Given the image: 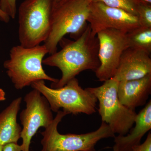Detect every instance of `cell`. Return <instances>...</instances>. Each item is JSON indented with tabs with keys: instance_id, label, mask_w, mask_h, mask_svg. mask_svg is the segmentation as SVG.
<instances>
[{
	"instance_id": "cell-1",
	"label": "cell",
	"mask_w": 151,
	"mask_h": 151,
	"mask_svg": "<svg viewBox=\"0 0 151 151\" xmlns=\"http://www.w3.org/2000/svg\"><path fill=\"white\" fill-rule=\"evenodd\" d=\"M59 43L62 49L42 61L44 65L58 68L62 73L57 82L52 83L51 88L62 87L82 71L95 72L100 66L99 41L89 24L77 39L70 40L63 37Z\"/></svg>"
},
{
	"instance_id": "cell-2",
	"label": "cell",
	"mask_w": 151,
	"mask_h": 151,
	"mask_svg": "<svg viewBox=\"0 0 151 151\" xmlns=\"http://www.w3.org/2000/svg\"><path fill=\"white\" fill-rule=\"evenodd\" d=\"M92 0H63L53 4L51 29L44 45L51 55L57 51L58 45L65 35L74 40L81 36L88 26Z\"/></svg>"
},
{
	"instance_id": "cell-3",
	"label": "cell",
	"mask_w": 151,
	"mask_h": 151,
	"mask_svg": "<svg viewBox=\"0 0 151 151\" xmlns=\"http://www.w3.org/2000/svg\"><path fill=\"white\" fill-rule=\"evenodd\" d=\"M47 53L44 44L29 47L19 45L11 48L9 58L4 61V67L16 89L20 90L40 80L57 82L58 79L47 75L42 67Z\"/></svg>"
},
{
	"instance_id": "cell-4",
	"label": "cell",
	"mask_w": 151,
	"mask_h": 151,
	"mask_svg": "<svg viewBox=\"0 0 151 151\" xmlns=\"http://www.w3.org/2000/svg\"><path fill=\"white\" fill-rule=\"evenodd\" d=\"M31 86L46 99L52 112L57 113L62 108L68 114L75 115H90L96 112L97 98L86 88L83 89L76 78L56 89L47 86L44 80L34 82Z\"/></svg>"
},
{
	"instance_id": "cell-5",
	"label": "cell",
	"mask_w": 151,
	"mask_h": 151,
	"mask_svg": "<svg viewBox=\"0 0 151 151\" xmlns=\"http://www.w3.org/2000/svg\"><path fill=\"white\" fill-rule=\"evenodd\" d=\"M54 0H24L18 10L20 45L32 47L44 42L51 29Z\"/></svg>"
},
{
	"instance_id": "cell-6",
	"label": "cell",
	"mask_w": 151,
	"mask_h": 151,
	"mask_svg": "<svg viewBox=\"0 0 151 151\" xmlns=\"http://www.w3.org/2000/svg\"><path fill=\"white\" fill-rule=\"evenodd\" d=\"M68 113L60 110L51 124L41 132V151H94L97 143L102 139L114 138L115 134L106 123L102 122L97 130L86 134H60L58 126Z\"/></svg>"
},
{
	"instance_id": "cell-7",
	"label": "cell",
	"mask_w": 151,
	"mask_h": 151,
	"mask_svg": "<svg viewBox=\"0 0 151 151\" xmlns=\"http://www.w3.org/2000/svg\"><path fill=\"white\" fill-rule=\"evenodd\" d=\"M119 81L113 77L103 85L86 89L92 93L99 102L98 112L114 134L127 135L132 129L137 113L124 106L119 101L117 91Z\"/></svg>"
},
{
	"instance_id": "cell-8",
	"label": "cell",
	"mask_w": 151,
	"mask_h": 151,
	"mask_svg": "<svg viewBox=\"0 0 151 151\" xmlns=\"http://www.w3.org/2000/svg\"><path fill=\"white\" fill-rule=\"evenodd\" d=\"M26 107L20 114V120L23 128L21 138L22 151H29L32 139L39 128L45 129L51 124L53 118L49 104L40 92L35 89L24 97Z\"/></svg>"
},
{
	"instance_id": "cell-9",
	"label": "cell",
	"mask_w": 151,
	"mask_h": 151,
	"mask_svg": "<svg viewBox=\"0 0 151 151\" xmlns=\"http://www.w3.org/2000/svg\"><path fill=\"white\" fill-rule=\"evenodd\" d=\"M100 65L95 71L100 81H105L115 76L124 52L129 48L127 32L110 29L97 33Z\"/></svg>"
},
{
	"instance_id": "cell-10",
	"label": "cell",
	"mask_w": 151,
	"mask_h": 151,
	"mask_svg": "<svg viewBox=\"0 0 151 151\" xmlns=\"http://www.w3.org/2000/svg\"><path fill=\"white\" fill-rule=\"evenodd\" d=\"M87 22L95 35L105 29H113L128 32L140 27L136 16L100 2L92 1Z\"/></svg>"
},
{
	"instance_id": "cell-11",
	"label": "cell",
	"mask_w": 151,
	"mask_h": 151,
	"mask_svg": "<svg viewBox=\"0 0 151 151\" xmlns=\"http://www.w3.org/2000/svg\"><path fill=\"white\" fill-rule=\"evenodd\" d=\"M151 73L150 55L129 47L122 54L113 77L119 82L139 79Z\"/></svg>"
},
{
	"instance_id": "cell-12",
	"label": "cell",
	"mask_w": 151,
	"mask_h": 151,
	"mask_svg": "<svg viewBox=\"0 0 151 151\" xmlns=\"http://www.w3.org/2000/svg\"><path fill=\"white\" fill-rule=\"evenodd\" d=\"M151 93V73L143 78L119 81L118 98L122 104L135 111V108L145 105Z\"/></svg>"
},
{
	"instance_id": "cell-13",
	"label": "cell",
	"mask_w": 151,
	"mask_h": 151,
	"mask_svg": "<svg viewBox=\"0 0 151 151\" xmlns=\"http://www.w3.org/2000/svg\"><path fill=\"white\" fill-rule=\"evenodd\" d=\"M135 126L127 135H118L114 137L115 145L121 151H130L134 146L140 144L144 135L151 129V101L137 114Z\"/></svg>"
},
{
	"instance_id": "cell-14",
	"label": "cell",
	"mask_w": 151,
	"mask_h": 151,
	"mask_svg": "<svg viewBox=\"0 0 151 151\" xmlns=\"http://www.w3.org/2000/svg\"><path fill=\"white\" fill-rule=\"evenodd\" d=\"M22 101L21 97H17L0 113V144L3 146L17 143L21 138L22 129L17 122V116Z\"/></svg>"
},
{
	"instance_id": "cell-15",
	"label": "cell",
	"mask_w": 151,
	"mask_h": 151,
	"mask_svg": "<svg viewBox=\"0 0 151 151\" xmlns=\"http://www.w3.org/2000/svg\"><path fill=\"white\" fill-rule=\"evenodd\" d=\"M129 47L151 53V28L139 27L127 32Z\"/></svg>"
},
{
	"instance_id": "cell-16",
	"label": "cell",
	"mask_w": 151,
	"mask_h": 151,
	"mask_svg": "<svg viewBox=\"0 0 151 151\" xmlns=\"http://www.w3.org/2000/svg\"><path fill=\"white\" fill-rule=\"evenodd\" d=\"M93 2H100L104 4L115 8L121 9L137 17L141 0H92Z\"/></svg>"
},
{
	"instance_id": "cell-17",
	"label": "cell",
	"mask_w": 151,
	"mask_h": 151,
	"mask_svg": "<svg viewBox=\"0 0 151 151\" xmlns=\"http://www.w3.org/2000/svg\"><path fill=\"white\" fill-rule=\"evenodd\" d=\"M137 17L140 27L151 28V6L142 2L139 5Z\"/></svg>"
},
{
	"instance_id": "cell-18",
	"label": "cell",
	"mask_w": 151,
	"mask_h": 151,
	"mask_svg": "<svg viewBox=\"0 0 151 151\" xmlns=\"http://www.w3.org/2000/svg\"><path fill=\"white\" fill-rule=\"evenodd\" d=\"M17 0H0V9L10 18H15L17 12Z\"/></svg>"
},
{
	"instance_id": "cell-19",
	"label": "cell",
	"mask_w": 151,
	"mask_h": 151,
	"mask_svg": "<svg viewBox=\"0 0 151 151\" xmlns=\"http://www.w3.org/2000/svg\"><path fill=\"white\" fill-rule=\"evenodd\" d=\"M130 151H151V133L149 132L147 139L142 144L134 146Z\"/></svg>"
},
{
	"instance_id": "cell-20",
	"label": "cell",
	"mask_w": 151,
	"mask_h": 151,
	"mask_svg": "<svg viewBox=\"0 0 151 151\" xmlns=\"http://www.w3.org/2000/svg\"><path fill=\"white\" fill-rule=\"evenodd\" d=\"M3 151H22L21 145L17 143H10L4 146Z\"/></svg>"
},
{
	"instance_id": "cell-21",
	"label": "cell",
	"mask_w": 151,
	"mask_h": 151,
	"mask_svg": "<svg viewBox=\"0 0 151 151\" xmlns=\"http://www.w3.org/2000/svg\"><path fill=\"white\" fill-rule=\"evenodd\" d=\"M10 18L5 14L0 9V20L5 23H8L9 22Z\"/></svg>"
},
{
	"instance_id": "cell-22",
	"label": "cell",
	"mask_w": 151,
	"mask_h": 151,
	"mask_svg": "<svg viewBox=\"0 0 151 151\" xmlns=\"http://www.w3.org/2000/svg\"><path fill=\"white\" fill-rule=\"evenodd\" d=\"M6 99L5 92L3 89L0 88V101H4Z\"/></svg>"
},
{
	"instance_id": "cell-23",
	"label": "cell",
	"mask_w": 151,
	"mask_h": 151,
	"mask_svg": "<svg viewBox=\"0 0 151 151\" xmlns=\"http://www.w3.org/2000/svg\"><path fill=\"white\" fill-rule=\"evenodd\" d=\"M113 151H121L119 150V147L116 145H114L113 147Z\"/></svg>"
},
{
	"instance_id": "cell-24",
	"label": "cell",
	"mask_w": 151,
	"mask_h": 151,
	"mask_svg": "<svg viewBox=\"0 0 151 151\" xmlns=\"http://www.w3.org/2000/svg\"><path fill=\"white\" fill-rule=\"evenodd\" d=\"M143 2L147 3V4H151V0H141Z\"/></svg>"
},
{
	"instance_id": "cell-25",
	"label": "cell",
	"mask_w": 151,
	"mask_h": 151,
	"mask_svg": "<svg viewBox=\"0 0 151 151\" xmlns=\"http://www.w3.org/2000/svg\"><path fill=\"white\" fill-rule=\"evenodd\" d=\"M63 1V0H54V4H57V3H59Z\"/></svg>"
},
{
	"instance_id": "cell-26",
	"label": "cell",
	"mask_w": 151,
	"mask_h": 151,
	"mask_svg": "<svg viewBox=\"0 0 151 151\" xmlns=\"http://www.w3.org/2000/svg\"><path fill=\"white\" fill-rule=\"evenodd\" d=\"M4 146L2 145H1L0 144V151H3V148H4Z\"/></svg>"
},
{
	"instance_id": "cell-27",
	"label": "cell",
	"mask_w": 151,
	"mask_h": 151,
	"mask_svg": "<svg viewBox=\"0 0 151 151\" xmlns=\"http://www.w3.org/2000/svg\"></svg>"
},
{
	"instance_id": "cell-28",
	"label": "cell",
	"mask_w": 151,
	"mask_h": 151,
	"mask_svg": "<svg viewBox=\"0 0 151 151\" xmlns=\"http://www.w3.org/2000/svg\"></svg>"
}]
</instances>
